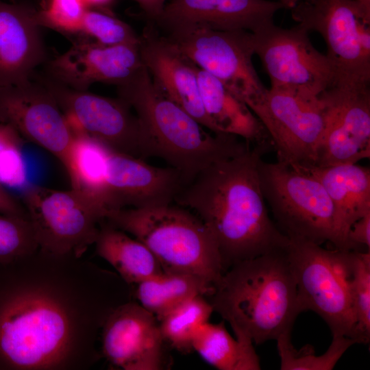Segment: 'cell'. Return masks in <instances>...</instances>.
Returning a JSON list of instances; mask_svg holds the SVG:
<instances>
[{
    "instance_id": "6da1fadb",
    "label": "cell",
    "mask_w": 370,
    "mask_h": 370,
    "mask_svg": "<svg viewBox=\"0 0 370 370\" xmlns=\"http://www.w3.org/2000/svg\"><path fill=\"white\" fill-rule=\"evenodd\" d=\"M269 147L250 144L221 158L185 184L175 199L215 240L223 271L246 260L286 248L290 240L269 216L258 164Z\"/></svg>"
},
{
    "instance_id": "7a4b0ae2",
    "label": "cell",
    "mask_w": 370,
    "mask_h": 370,
    "mask_svg": "<svg viewBox=\"0 0 370 370\" xmlns=\"http://www.w3.org/2000/svg\"><path fill=\"white\" fill-rule=\"evenodd\" d=\"M286 249L234 264L206 297L214 312L230 323L236 338L260 345L292 330L301 312Z\"/></svg>"
},
{
    "instance_id": "3957f363",
    "label": "cell",
    "mask_w": 370,
    "mask_h": 370,
    "mask_svg": "<svg viewBox=\"0 0 370 370\" xmlns=\"http://www.w3.org/2000/svg\"><path fill=\"white\" fill-rule=\"evenodd\" d=\"M116 86L118 97L132 108L148 136L154 157L177 170L186 184L213 162L250 145L204 127L165 95L145 66Z\"/></svg>"
},
{
    "instance_id": "277c9868",
    "label": "cell",
    "mask_w": 370,
    "mask_h": 370,
    "mask_svg": "<svg viewBox=\"0 0 370 370\" xmlns=\"http://www.w3.org/2000/svg\"><path fill=\"white\" fill-rule=\"evenodd\" d=\"M105 219L143 243L165 273L196 275L214 286L224 273L215 240L185 208L171 204L121 208L109 212Z\"/></svg>"
},
{
    "instance_id": "5b68a950",
    "label": "cell",
    "mask_w": 370,
    "mask_h": 370,
    "mask_svg": "<svg viewBox=\"0 0 370 370\" xmlns=\"http://www.w3.org/2000/svg\"><path fill=\"white\" fill-rule=\"evenodd\" d=\"M262 193L273 221L290 241L341 250L334 207L321 183L310 173L277 160L258 164Z\"/></svg>"
},
{
    "instance_id": "8992f818",
    "label": "cell",
    "mask_w": 370,
    "mask_h": 370,
    "mask_svg": "<svg viewBox=\"0 0 370 370\" xmlns=\"http://www.w3.org/2000/svg\"><path fill=\"white\" fill-rule=\"evenodd\" d=\"M286 251L296 281L300 312H314L332 336L354 340L356 319L350 292L352 251L326 249L301 241H290Z\"/></svg>"
},
{
    "instance_id": "52a82bcc",
    "label": "cell",
    "mask_w": 370,
    "mask_h": 370,
    "mask_svg": "<svg viewBox=\"0 0 370 370\" xmlns=\"http://www.w3.org/2000/svg\"><path fill=\"white\" fill-rule=\"evenodd\" d=\"M32 78L53 95L73 132L84 134L108 149L140 159L154 157L150 140L132 108L110 98L70 88L35 71Z\"/></svg>"
},
{
    "instance_id": "ba28073f",
    "label": "cell",
    "mask_w": 370,
    "mask_h": 370,
    "mask_svg": "<svg viewBox=\"0 0 370 370\" xmlns=\"http://www.w3.org/2000/svg\"><path fill=\"white\" fill-rule=\"evenodd\" d=\"M291 10L297 25L323 38L335 82L370 83V13L356 0H299Z\"/></svg>"
},
{
    "instance_id": "9c48e42d",
    "label": "cell",
    "mask_w": 370,
    "mask_h": 370,
    "mask_svg": "<svg viewBox=\"0 0 370 370\" xmlns=\"http://www.w3.org/2000/svg\"><path fill=\"white\" fill-rule=\"evenodd\" d=\"M22 203L37 246L53 256L80 257L95 243L98 223L105 219L95 199L73 188L30 186L24 191Z\"/></svg>"
},
{
    "instance_id": "30bf717a",
    "label": "cell",
    "mask_w": 370,
    "mask_h": 370,
    "mask_svg": "<svg viewBox=\"0 0 370 370\" xmlns=\"http://www.w3.org/2000/svg\"><path fill=\"white\" fill-rule=\"evenodd\" d=\"M248 107L267 131L278 161L315 165L324 125L319 97L270 87Z\"/></svg>"
},
{
    "instance_id": "8fae6325",
    "label": "cell",
    "mask_w": 370,
    "mask_h": 370,
    "mask_svg": "<svg viewBox=\"0 0 370 370\" xmlns=\"http://www.w3.org/2000/svg\"><path fill=\"white\" fill-rule=\"evenodd\" d=\"M162 34L247 106L267 90L253 64L251 32L197 29Z\"/></svg>"
},
{
    "instance_id": "7c38bea8",
    "label": "cell",
    "mask_w": 370,
    "mask_h": 370,
    "mask_svg": "<svg viewBox=\"0 0 370 370\" xmlns=\"http://www.w3.org/2000/svg\"><path fill=\"white\" fill-rule=\"evenodd\" d=\"M308 34L299 25L283 28L274 22L252 33L254 54L271 87L318 97L335 82L332 63L313 46Z\"/></svg>"
},
{
    "instance_id": "4fadbf2b",
    "label": "cell",
    "mask_w": 370,
    "mask_h": 370,
    "mask_svg": "<svg viewBox=\"0 0 370 370\" xmlns=\"http://www.w3.org/2000/svg\"><path fill=\"white\" fill-rule=\"evenodd\" d=\"M318 97L324 125L314 166L356 164L369 158V84L334 82Z\"/></svg>"
},
{
    "instance_id": "5bb4252c",
    "label": "cell",
    "mask_w": 370,
    "mask_h": 370,
    "mask_svg": "<svg viewBox=\"0 0 370 370\" xmlns=\"http://www.w3.org/2000/svg\"><path fill=\"white\" fill-rule=\"evenodd\" d=\"M0 123L44 148L64 165L73 132L51 92L33 78L0 83Z\"/></svg>"
},
{
    "instance_id": "9a60e30c",
    "label": "cell",
    "mask_w": 370,
    "mask_h": 370,
    "mask_svg": "<svg viewBox=\"0 0 370 370\" xmlns=\"http://www.w3.org/2000/svg\"><path fill=\"white\" fill-rule=\"evenodd\" d=\"M186 184L182 175L171 166H151L107 148L101 192L106 216L121 208L171 204Z\"/></svg>"
},
{
    "instance_id": "2e32d148",
    "label": "cell",
    "mask_w": 370,
    "mask_h": 370,
    "mask_svg": "<svg viewBox=\"0 0 370 370\" xmlns=\"http://www.w3.org/2000/svg\"><path fill=\"white\" fill-rule=\"evenodd\" d=\"M102 352L112 365L125 370H161L169 356L156 317L139 303L116 306L106 318Z\"/></svg>"
},
{
    "instance_id": "e0dca14e",
    "label": "cell",
    "mask_w": 370,
    "mask_h": 370,
    "mask_svg": "<svg viewBox=\"0 0 370 370\" xmlns=\"http://www.w3.org/2000/svg\"><path fill=\"white\" fill-rule=\"evenodd\" d=\"M143 66L140 42L106 46L82 36L68 51L48 60L43 72L70 88L87 90L95 82L123 84Z\"/></svg>"
},
{
    "instance_id": "ac0fdd59",
    "label": "cell",
    "mask_w": 370,
    "mask_h": 370,
    "mask_svg": "<svg viewBox=\"0 0 370 370\" xmlns=\"http://www.w3.org/2000/svg\"><path fill=\"white\" fill-rule=\"evenodd\" d=\"M284 8L268 0H169L153 23L162 34L205 29L255 32Z\"/></svg>"
},
{
    "instance_id": "d6986e66",
    "label": "cell",
    "mask_w": 370,
    "mask_h": 370,
    "mask_svg": "<svg viewBox=\"0 0 370 370\" xmlns=\"http://www.w3.org/2000/svg\"><path fill=\"white\" fill-rule=\"evenodd\" d=\"M140 52L154 84L204 127L217 133L204 109L197 66L149 23L140 35Z\"/></svg>"
},
{
    "instance_id": "ffe728a7",
    "label": "cell",
    "mask_w": 370,
    "mask_h": 370,
    "mask_svg": "<svg viewBox=\"0 0 370 370\" xmlns=\"http://www.w3.org/2000/svg\"><path fill=\"white\" fill-rule=\"evenodd\" d=\"M38 9L18 0H0V83L30 79L47 60Z\"/></svg>"
},
{
    "instance_id": "44dd1931",
    "label": "cell",
    "mask_w": 370,
    "mask_h": 370,
    "mask_svg": "<svg viewBox=\"0 0 370 370\" xmlns=\"http://www.w3.org/2000/svg\"><path fill=\"white\" fill-rule=\"evenodd\" d=\"M314 176L334 207L341 250L354 251L347 239L352 224L370 212V169L357 164L293 167Z\"/></svg>"
},
{
    "instance_id": "7402d4cb",
    "label": "cell",
    "mask_w": 370,
    "mask_h": 370,
    "mask_svg": "<svg viewBox=\"0 0 370 370\" xmlns=\"http://www.w3.org/2000/svg\"><path fill=\"white\" fill-rule=\"evenodd\" d=\"M197 76L204 109L217 133L234 135L254 145L273 148L265 127L242 100L198 66Z\"/></svg>"
},
{
    "instance_id": "603a6c76",
    "label": "cell",
    "mask_w": 370,
    "mask_h": 370,
    "mask_svg": "<svg viewBox=\"0 0 370 370\" xmlns=\"http://www.w3.org/2000/svg\"><path fill=\"white\" fill-rule=\"evenodd\" d=\"M95 244L98 255L111 264L128 285L134 286L164 273L143 243L108 223L99 228Z\"/></svg>"
},
{
    "instance_id": "cb8c5ba5",
    "label": "cell",
    "mask_w": 370,
    "mask_h": 370,
    "mask_svg": "<svg viewBox=\"0 0 370 370\" xmlns=\"http://www.w3.org/2000/svg\"><path fill=\"white\" fill-rule=\"evenodd\" d=\"M193 351L219 370H260V362L251 341L234 338L223 321L202 325L193 341Z\"/></svg>"
},
{
    "instance_id": "d4e9b609",
    "label": "cell",
    "mask_w": 370,
    "mask_h": 370,
    "mask_svg": "<svg viewBox=\"0 0 370 370\" xmlns=\"http://www.w3.org/2000/svg\"><path fill=\"white\" fill-rule=\"evenodd\" d=\"M134 286V296L138 303L158 320L193 297H208L214 288L212 284L198 276L165 272Z\"/></svg>"
},
{
    "instance_id": "484cf974",
    "label": "cell",
    "mask_w": 370,
    "mask_h": 370,
    "mask_svg": "<svg viewBox=\"0 0 370 370\" xmlns=\"http://www.w3.org/2000/svg\"><path fill=\"white\" fill-rule=\"evenodd\" d=\"M73 132V139L64 164L71 188L95 199L105 212L101 192L107 147L84 134Z\"/></svg>"
},
{
    "instance_id": "4316f807",
    "label": "cell",
    "mask_w": 370,
    "mask_h": 370,
    "mask_svg": "<svg viewBox=\"0 0 370 370\" xmlns=\"http://www.w3.org/2000/svg\"><path fill=\"white\" fill-rule=\"evenodd\" d=\"M213 312L210 303L202 295L182 303L158 320L164 342L181 353H190L197 332Z\"/></svg>"
},
{
    "instance_id": "83f0119b",
    "label": "cell",
    "mask_w": 370,
    "mask_h": 370,
    "mask_svg": "<svg viewBox=\"0 0 370 370\" xmlns=\"http://www.w3.org/2000/svg\"><path fill=\"white\" fill-rule=\"evenodd\" d=\"M277 349L281 370H331L352 345L356 342L345 336H332L326 352L317 356L314 347L307 344L296 349L291 341V330L282 333L278 338Z\"/></svg>"
},
{
    "instance_id": "f1b7e54d",
    "label": "cell",
    "mask_w": 370,
    "mask_h": 370,
    "mask_svg": "<svg viewBox=\"0 0 370 370\" xmlns=\"http://www.w3.org/2000/svg\"><path fill=\"white\" fill-rule=\"evenodd\" d=\"M350 292L356 319L354 340L367 344L370 340V251H352Z\"/></svg>"
},
{
    "instance_id": "f546056e",
    "label": "cell",
    "mask_w": 370,
    "mask_h": 370,
    "mask_svg": "<svg viewBox=\"0 0 370 370\" xmlns=\"http://www.w3.org/2000/svg\"><path fill=\"white\" fill-rule=\"evenodd\" d=\"M79 35L106 46L140 42V35L127 23L108 13L90 8L84 15Z\"/></svg>"
},
{
    "instance_id": "4dcf8cb0",
    "label": "cell",
    "mask_w": 370,
    "mask_h": 370,
    "mask_svg": "<svg viewBox=\"0 0 370 370\" xmlns=\"http://www.w3.org/2000/svg\"><path fill=\"white\" fill-rule=\"evenodd\" d=\"M37 247L28 217L0 213V264L18 261Z\"/></svg>"
},
{
    "instance_id": "1f68e13d",
    "label": "cell",
    "mask_w": 370,
    "mask_h": 370,
    "mask_svg": "<svg viewBox=\"0 0 370 370\" xmlns=\"http://www.w3.org/2000/svg\"><path fill=\"white\" fill-rule=\"evenodd\" d=\"M88 9L84 0H45L38 9V21L41 27L79 35Z\"/></svg>"
},
{
    "instance_id": "d6a6232c",
    "label": "cell",
    "mask_w": 370,
    "mask_h": 370,
    "mask_svg": "<svg viewBox=\"0 0 370 370\" xmlns=\"http://www.w3.org/2000/svg\"><path fill=\"white\" fill-rule=\"evenodd\" d=\"M347 239L355 251L361 246L370 250V212L356 220L351 226Z\"/></svg>"
},
{
    "instance_id": "836d02e7",
    "label": "cell",
    "mask_w": 370,
    "mask_h": 370,
    "mask_svg": "<svg viewBox=\"0 0 370 370\" xmlns=\"http://www.w3.org/2000/svg\"><path fill=\"white\" fill-rule=\"evenodd\" d=\"M0 213L28 217L23 203L8 192L0 184Z\"/></svg>"
},
{
    "instance_id": "e575fe53",
    "label": "cell",
    "mask_w": 370,
    "mask_h": 370,
    "mask_svg": "<svg viewBox=\"0 0 370 370\" xmlns=\"http://www.w3.org/2000/svg\"><path fill=\"white\" fill-rule=\"evenodd\" d=\"M22 138L10 125L0 123V155L6 152L20 150Z\"/></svg>"
},
{
    "instance_id": "d590c367",
    "label": "cell",
    "mask_w": 370,
    "mask_h": 370,
    "mask_svg": "<svg viewBox=\"0 0 370 370\" xmlns=\"http://www.w3.org/2000/svg\"><path fill=\"white\" fill-rule=\"evenodd\" d=\"M136 1L149 23H153L161 14L166 0H134Z\"/></svg>"
},
{
    "instance_id": "8d00e7d4",
    "label": "cell",
    "mask_w": 370,
    "mask_h": 370,
    "mask_svg": "<svg viewBox=\"0 0 370 370\" xmlns=\"http://www.w3.org/2000/svg\"><path fill=\"white\" fill-rule=\"evenodd\" d=\"M113 0H84L88 8H102L110 5Z\"/></svg>"
},
{
    "instance_id": "74e56055",
    "label": "cell",
    "mask_w": 370,
    "mask_h": 370,
    "mask_svg": "<svg viewBox=\"0 0 370 370\" xmlns=\"http://www.w3.org/2000/svg\"><path fill=\"white\" fill-rule=\"evenodd\" d=\"M299 0H279L278 1L281 3L284 8L291 9L293 8Z\"/></svg>"
},
{
    "instance_id": "f35d334b",
    "label": "cell",
    "mask_w": 370,
    "mask_h": 370,
    "mask_svg": "<svg viewBox=\"0 0 370 370\" xmlns=\"http://www.w3.org/2000/svg\"><path fill=\"white\" fill-rule=\"evenodd\" d=\"M367 12L370 13V0H356Z\"/></svg>"
}]
</instances>
